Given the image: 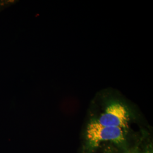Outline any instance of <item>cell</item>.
<instances>
[{
	"label": "cell",
	"mask_w": 153,
	"mask_h": 153,
	"mask_svg": "<svg viewBox=\"0 0 153 153\" xmlns=\"http://www.w3.org/2000/svg\"><path fill=\"white\" fill-rule=\"evenodd\" d=\"M130 119L131 114L126 105L120 102H113L107 107L104 112L96 120L102 126L125 129Z\"/></svg>",
	"instance_id": "2"
},
{
	"label": "cell",
	"mask_w": 153,
	"mask_h": 153,
	"mask_svg": "<svg viewBox=\"0 0 153 153\" xmlns=\"http://www.w3.org/2000/svg\"><path fill=\"white\" fill-rule=\"evenodd\" d=\"M150 153V152H145V153Z\"/></svg>",
	"instance_id": "3"
},
{
	"label": "cell",
	"mask_w": 153,
	"mask_h": 153,
	"mask_svg": "<svg viewBox=\"0 0 153 153\" xmlns=\"http://www.w3.org/2000/svg\"><path fill=\"white\" fill-rule=\"evenodd\" d=\"M126 141V131L120 128L110 127L100 125L97 120L91 121L85 133V150L92 152L105 142L123 145Z\"/></svg>",
	"instance_id": "1"
}]
</instances>
